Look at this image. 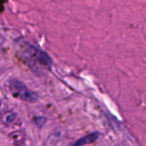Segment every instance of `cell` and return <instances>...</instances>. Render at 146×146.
I'll list each match as a JSON object with an SVG mask.
<instances>
[{"label":"cell","instance_id":"6","mask_svg":"<svg viewBox=\"0 0 146 146\" xmlns=\"http://www.w3.org/2000/svg\"><path fill=\"white\" fill-rule=\"evenodd\" d=\"M33 122L38 127H42L46 122V118L44 116H35L33 117Z\"/></svg>","mask_w":146,"mask_h":146},{"label":"cell","instance_id":"4","mask_svg":"<svg viewBox=\"0 0 146 146\" xmlns=\"http://www.w3.org/2000/svg\"><path fill=\"white\" fill-rule=\"evenodd\" d=\"M99 138V133L98 132L90 133L83 138H80V139H78L77 141H75L74 143H73V145H90L92 144L94 142H96Z\"/></svg>","mask_w":146,"mask_h":146},{"label":"cell","instance_id":"2","mask_svg":"<svg viewBox=\"0 0 146 146\" xmlns=\"http://www.w3.org/2000/svg\"><path fill=\"white\" fill-rule=\"evenodd\" d=\"M7 86L9 92L15 98L30 104H33L38 100V95L28 89V87L23 82L17 79L9 80L8 81Z\"/></svg>","mask_w":146,"mask_h":146},{"label":"cell","instance_id":"7","mask_svg":"<svg viewBox=\"0 0 146 146\" xmlns=\"http://www.w3.org/2000/svg\"><path fill=\"white\" fill-rule=\"evenodd\" d=\"M7 0H0V12H3L4 9V3H6Z\"/></svg>","mask_w":146,"mask_h":146},{"label":"cell","instance_id":"3","mask_svg":"<svg viewBox=\"0 0 146 146\" xmlns=\"http://www.w3.org/2000/svg\"><path fill=\"white\" fill-rule=\"evenodd\" d=\"M18 121V115L13 110H6L0 115V121L3 127H14L17 124Z\"/></svg>","mask_w":146,"mask_h":146},{"label":"cell","instance_id":"5","mask_svg":"<svg viewBox=\"0 0 146 146\" xmlns=\"http://www.w3.org/2000/svg\"><path fill=\"white\" fill-rule=\"evenodd\" d=\"M9 138L12 140L13 144L15 145H21L25 143L26 140V133L23 130H18L13 132L9 134Z\"/></svg>","mask_w":146,"mask_h":146},{"label":"cell","instance_id":"1","mask_svg":"<svg viewBox=\"0 0 146 146\" xmlns=\"http://www.w3.org/2000/svg\"><path fill=\"white\" fill-rule=\"evenodd\" d=\"M21 54L22 56L32 64L40 66L45 69H49L51 67L52 60L50 56L46 52L36 48L31 44L25 43L22 45Z\"/></svg>","mask_w":146,"mask_h":146}]
</instances>
